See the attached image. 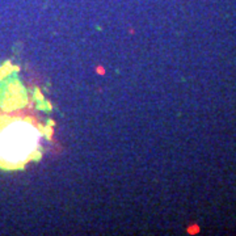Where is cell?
I'll list each match as a JSON object with an SVG mask.
<instances>
[{
	"label": "cell",
	"instance_id": "6da1fadb",
	"mask_svg": "<svg viewBox=\"0 0 236 236\" xmlns=\"http://www.w3.org/2000/svg\"><path fill=\"white\" fill-rule=\"evenodd\" d=\"M41 133L32 119L20 115L0 117V167L16 169L34 158Z\"/></svg>",
	"mask_w": 236,
	"mask_h": 236
}]
</instances>
